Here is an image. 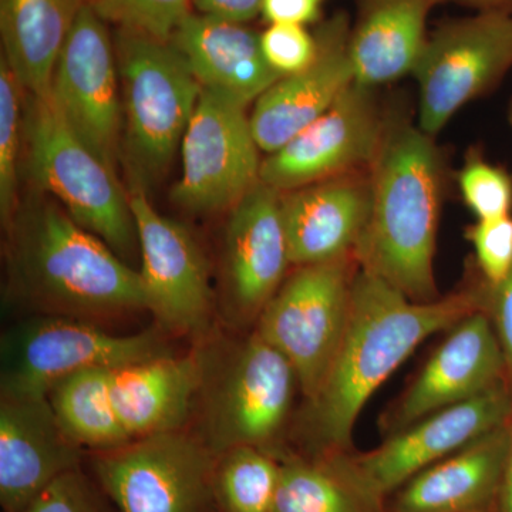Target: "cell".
I'll return each mask as SVG.
<instances>
[{
	"mask_svg": "<svg viewBox=\"0 0 512 512\" xmlns=\"http://www.w3.org/2000/svg\"><path fill=\"white\" fill-rule=\"evenodd\" d=\"M481 309L476 281L433 302H414L357 269L348 323L322 387L308 407L318 453L349 451L367 402L424 340Z\"/></svg>",
	"mask_w": 512,
	"mask_h": 512,
	"instance_id": "6da1fadb",
	"label": "cell"
},
{
	"mask_svg": "<svg viewBox=\"0 0 512 512\" xmlns=\"http://www.w3.org/2000/svg\"><path fill=\"white\" fill-rule=\"evenodd\" d=\"M436 137L390 114L369 167V218L355 249L357 265L414 302L441 298L434 275L446 160Z\"/></svg>",
	"mask_w": 512,
	"mask_h": 512,
	"instance_id": "7a4b0ae2",
	"label": "cell"
},
{
	"mask_svg": "<svg viewBox=\"0 0 512 512\" xmlns=\"http://www.w3.org/2000/svg\"><path fill=\"white\" fill-rule=\"evenodd\" d=\"M8 229L9 288L40 315L89 319L147 309L140 271L42 191Z\"/></svg>",
	"mask_w": 512,
	"mask_h": 512,
	"instance_id": "3957f363",
	"label": "cell"
},
{
	"mask_svg": "<svg viewBox=\"0 0 512 512\" xmlns=\"http://www.w3.org/2000/svg\"><path fill=\"white\" fill-rule=\"evenodd\" d=\"M123 154L134 184L167 171L200 101L202 86L170 42L117 29Z\"/></svg>",
	"mask_w": 512,
	"mask_h": 512,
	"instance_id": "277c9868",
	"label": "cell"
},
{
	"mask_svg": "<svg viewBox=\"0 0 512 512\" xmlns=\"http://www.w3.org/2000/svg\"><path fill=\"white\" fill-rule=\"evenodd\" d=\"M23 147L36 190L55 198L117 255L134 254L138 237L130 197L117 174L67 126L50 97L25 94Z\"/></svg>",
	"mask_w": 512,
	"mask_h": 512,
	"instance_id": "5b68a950",
	"label": "cell"
},
{
	"mask_svg": "<svg viewBox=\"0 0 512 512\" xmlns=\"http://www.w3.org/2000/svg\"><path fill=\"white\" fill-rule=\"evenodd\" d=\"M2 397H49L66 377L92 367H119L170 355L153 330L111 335L70 316L20 320L2 338Z\"/></svg>",
	"mask_w": 512,
	"mask_h": 512,
	"instance_id": "8992f818",
	"label": "cell"
},
{
	"mask_svg": "<svg viewBox=\"0 0 512 512\" xmlns=\"http://www.w3.org/2000/svg\"><path fill=\"white\" fill-rule=\"evenodd\" d=\"M357 269L355 255L298 266L259 315L256 333L291 362L308 402L338 352Z\"/></svg>",
	"mask_w": 512,
	"mask_h": 512,
	"instance_id": "52a82bcc",
	"label": "cell"
},
{
	"mask_svg": "<svg viewBox=\"0 0 512 512\" xmlns=\"http://www.w3.org/2000/svg\"><path fill=\"white\" fill-rule=\"evenodd\" d=\"M512 70V15L476 12L430 33L412 76L419 87L417 124L431 137Z\"/></svg>",
	"mask_w": 512,
	"mask_h": 512,
	"instance_id": "ba28073f",
	"label": "cell"
},
{
	"mask_svg": "<svg viewBox=\"0 0 512 512\" xmlns=\"http://www.w3.org/2000/svg\"><path fill=\"white\" fill-rule=\"evenodd\" d=\"M217 461L211 447L175 430L99 451L93 470L120 512H207Z\"/></svg>",
	"mask_w": 512,
	"mask_h": 512,
	"instance_id": "9c48e42d",
	"label": "cell"
},
{
	"mask_svg": "<svg viewBox=\"0 0 512 512\" xmlns=\"http://www.w3.org/2000/svg\"><path fill=\"white\" fill-rule=\"evenodd\" d=\"M261 153L247 106L202 89L181 141L183 173L171 197L197 214L231 211L261 183Z\"/></svg>",
	"mask_w": 512,
	"mask_h": 512,
	"instance_id": "30bf717a",
	"label": "cell"
},
{
	"mask_svg": "<svg viewBox=\"0 0 512 512\" xmlns=\"http://www.w3.org/2000/svg\"><path fill=\"white\" fill-rule=\"evenodd\" d=\"M50 100L67 126L116 173L123 154L116 49L106 22L84 5L56 64Z\"/></svg>",
	"mask_w": 512,
	"mask_h": 512,
	"instance_id": "8fae6325",
	"label": "cell"
},
{
	"mask_svg": "<svg viewBox=\"0 0 512 512\" xmlns=\"http://www.w3.org/2000/svg\"><path fill=\"white\" fill-rule=\"evenodd\" d=\"M375 90L353 83L311 126L264 158L262 183L288 192L367 170L379 153L390 119Z\"/></svg>",
	"mask_w": 512,
	"mask_h": 512,
	"instance_id": "7c38bea8",
	"label": "cell"
},
{
	"mask_svg": "<svg viewBox=\"0 0 512 512\" xmlns=\"http://www.w3.org/2000/svg\"><path fill=\"white\" fill-rule=\"evenodd\" d=\"M511 414L512 390L508 383H501L467 402L431 413L384 437L373 450L350 457L367 487L387 500L421 471L503 426Z\"/></svg>",
	"mask_w": 512,
	"mask_h": 512,
	"instance_id": "4fadbf2b",
	"label": "cell"
},
{
	"mask_svg": "<svg viewBox=\"0 0 512 512\" xmlns=\"http://www.w3.org/2000/svg\"><path fill=\"white\" fill-rule=\"evenodd\" d=\"M447 332L439 348L384 413L380 423L386 436L508 383L503 349L483 309L470 313Z\"/></svg>",
	"mask_w": 512,
	"mask_h": 512,
	"instance_id": "5bb4252c",
	"label": "cell"
},
{
	"mask_svg": "<svg viewBox=\"0 0 512 512\" xmlns=\"http://www.w3.org/2000/svg\"><path fill=\"white\" fill-rule=\"evenodd\" d=\"M130 207L140 245L147 309L165 326L197 332L210 312L208 269L197 241L180 222L165 218L141 185L131 187Z\"/></svg>",
	"mask_w": 512,
	"mask_h": 512,
	"instance_id": "9a60e30c",
	"label": "cell"
},
{
	"mask_svg": "<svg viewBox=\"0 0 512 512\" xmlns=\"http://www.w3.org/2000/svg\"><path fill=\"white\" fill-rule=\"evenodd\" d=\"M298 376L288 359L254 333L229 367L211 407V450L266 448L284 426Z\"/></svg>",
	"mask_w": 512,
	"mask_h": 512,
	"instance_id": "2e32d148",
	"label": "cell"
},
{
	"mask_svg": "<svg viewBox=\"0 0 512 512\" xmlns=\"http://www.w3.org/2000/svg\"><path fill=\"white\" fill-rule=\"evenodd\" d=\"M350 30L345 13L325 20L315 32L319 45L315 62L302 72L281 77L255 101L251 126L262 153L269 156L281 150L355 83Z\"/></svg>",
	"mask_w": 512,
	"mask_h": 512,
	"instance_id": "e0dca14e",
	"label": "cell"
},
{
	"mask_svg": "<svg viewBox=\"0 0 512 512\" xmlns=\"http://www.w3.org/2000/svg\"><path fill=\"white\" fill-rule=\"evenodd\" d=\"M80 448L60 426L49 397L0 400V504L23 512L53 481L80 468Z\"/></svg>",
	"mask_w": 512,
	"mask_h": 512,
	"instance_id": "ac0fdd59",
	"label": "cell"
},
{
	"mask_svg": "<svg viewBox=\"0 0 512 512\" xmlns=\"http://www.w3.org/2000/svg\"><path fill=\"white\" fill-rule=\"evenodd\" d=\"M281 197L261 181L229 211L225 275L232 305L245 319L259 318L292 266Z\"/></svg>",
	"mask_w": 512,
	"mask_h": 512,
	"instance_id": "d6986e66",
	"label": "cell"
},
{
	"mask_svg": "<svg viewBox=\"0 0 512 512\" xmlns=\"http://www.w3.org/2000/svg\"><path fill=\"white\" fill-rule=\"evenodd\" d=\"M370 200L369 168L282 192L293 268L355 255L369 218Z\"/></svg>",
	"mask_w": 512,
	"mask_h": 512,
	"instance_id": "ffe728a7",
	"label": "cell"
},
{
	"mask_svg": "<svg viewBox=\"0 0 512 512\" xmlns=\"http://www.w3.org/2000/svg\"><path fill=\"white\" fill-rule=\"evenodd\" d=\"M170 43L202 89L224 94L247 107L281 79L266 63L261 33L247 23L192 12Z\"/></svg>",
	"mask_w": 512,
	"mask_h": 512,
	"instance_id": "44dd1931",
	"label": "cell"
},
{
	"mask_svg": "<svg viewBox=\"0 0 512 512\" xmlns=\"http://www.w3.org/2000/svg\"><path fill=\"white\" fill-rule=\"evenodd\" d=\"M507 423L407 481L390 497L389 512H493L507 457Z\"/></svg>",
	"mask_w": 512,
	"mask_h": 512,
	"instance_id": "7402d4cb",
	"label": "cell"
},
{
	"mask_svg": "<svg viewBox=\"0 0 512 512\" xmlns=\"http://www.w3.org/2000/svg\"><path fill=\"white\" fill-rule=\"evenodd\" d=\"M200 357L164 355L109 369L111 407L130 441L183 426L202 383Z\"/></svg>",
	"mask_w": 512,
	"mask_h": 512,
	"instance_id": "603a6c76",
	"label": "cell"
},
{
	"mask_svg": "<svg viewBox=\"0 0 512 512\" xmlns=\"http://www.w3.org/2000/svg\"><path fill=\"white\" fill-rule=\"evenodd\" d=\"M433 8V0H362L349 40L355 83L377 89L413 74Z\"/></svg>",
	"mask_w": 512,
	"mask_h": 512,
	"instance_id": "cb8c5ba5",
	"label": "cell"
},
{
	"mask_svg": "<svg viewBox=\"0 0 512 512\" xmlns=\"http://www.w3.org/2000/svg\"><path fill=\"white\" fill-rule=\"evenodd\" d=\"M82 0H0L2 59L28 96L47 99Z\"/></svg>",
	"mask_w": 512,
	"mask_h": 512,
	"instance_id": "d4e9b609",
	"label": "cell"
},
{
	"mask_svg": "<svg viewBox=\"0 0 512 512\" xmlns=\"http://www.w3.org/2000/svg\"><path fill=\"white\" fill-rule=\"evenodd\" d=\"M350 454L286 457L272 512H389L387 500L367 487Z\"/></svg>",
	"mask_w": 512,
	"mask_h": 512,
	"instance_id": "484cf974",
	"label": "cell"
},
{
	"mask_svg": "<svg viewBox=\"0 0 512 512\" xmlns=\"http://www.w3.org/2000/svg\"><path fill=\"white\" fill-rule=\"evenodd\" d=\"M109 369L80 370L57 383L49 394L60 426L79 447L107 451L130 443L111 407Z\"/></svg>",
	"mask_w": 512,
	"mask_h": 512,
	"instance_id": "4316f807",
	"label": "cell"
},
{
	"mask_svg": "<svg viewBox=\"0 0 512 512\" xmlns=\"http://www.w3.org/2000/svg\"><path fill=\"white\" fill-rule=\"evenodd\" d=\"M279 474L281 461L266 448H229L215 468V503L222 512H272Z\"/></svg>",
	"mask_w": 512,
	"mask_h": 512,
	"instance_id": "83f0119b",
	"label": "cell"
},
{
	"mask_svg": "<svg viewBox=\"0 0 512 512\" xmlns=\"http://www.w3.org/2000/svg\"><path fill=\"white\" fill-rule=\"evenodd\" d=\"M25 92L9 69L0 60V217L9 227L18 211V161L23 138Z\"/></svg>",
	"mask_w": 512,
	"mask_h": 512,
	"instance_id": "f1b7e54d",
	"label": "cell"
},
{
	"mask_svg": "<svg viewBox=\"0 0 512 512\" xmlns=\"http://www.w3.org/2000/svg\"><path fill=\"white\" fill-rule=\"evenodd\" d=\"M82 3L117 29L163 42H170L175 30L194 12L192 0H82Z\"/></svg>",
	"mask_w": 512,
	"mask_h": 512,
	"instance_id": "f546056e",
	"label": "cell"
},
{
	"mask_svg": "<svg viewBox=\"0 0 512 512\" xmlns=\"http://www.w3.org/2000/svg\"><path fill=\"white\" fill-rule=\"evenodd\" d=\"M461 197L477 221L512 215V175L478 150L467 154L457 175Z\"/></svg>",
	"mask_w": 512,
	"mask_h": 512,
	"instance_id": "4dcf8cb0",
	"label": "cell"
},
{
	"mask_svg": "<svg viewBox=\"0 0 512 512\" xmlns=\"http://www.w3.org/2000/svg\"><path fill=\"white\" fill-rule=\"evenodd\" d=\"M261 47L266 63L281 77L302 72L319 52L315 33L291 23H271L261 33Z\"/></svg>",
	"mask_w": 512,
	"mask_h": 512,
	"instance_id": "1f68e13d",
	"label": "cell"
},
{
	"mask_svg": "<svg viewBox=\"0 0 512 512\" xmlns=\"http://www.w3.org/2000/svg\"><path fill=\"white\" fill-rule=\"evenodd\" d=\"M466 238L473 245L477 274L485 284L503 281L512 268V215L476 221L467 228Z\"/></svg>",
	"mask_w": 512,
	"mask_h": 512,
	"instance_id": "d6a6232c",
	"label": "cell"
},
{
	"mask_svg": "<svg viewBox=\"0 0 512 512\" xmlns=\"http://www.w3.org/2000/svg\"><path fill=\"white\" fill-rule=\"evenodd\" d=\"M23 512H109L80 468L53 481Z\"/></svg>",
	"mask_w": 512,
	"mask_h": 512,
	"instance_id": "836d02e7",
	"label": "cell"
},
{
	"mask_svg": "<svg viewBox=\"0 0 512 512\" xmlns=\"http://www.w3.org/2000/svg\"><path fill=\"white\" fill-rule=\"evenodd\" d=\"M480 292L481 309L487 313L501 349H503L507 382L512 390V268L503 281L495 285L485 284L480 275L474 276Z\"/></svg>",
	"mask_w": 512,
	"mask_h": 512,
	"instance_id": "e575fe53",
	"label": "cell"
},
{
	"mask_svg": "<svg viewBox=\"0 0 512 512\" xmlns=\"http://www.w3.org/2000/svg\"><path fill=\"white\" fill-rule=\"evenodd\" d=\"M328 0H264L261 15L266 22L308 26L319 22Z\"/></svg>",
	"mask_w": 512,
	"mask_h": 512,
	"instance_id": "d590c367",
	"label": "cell"
},
{
	"mask_svg": "<svg viewBox=\"0 0 512 512\" xmlns=\"http://www.w3.org/2000/svg\"><path fill=\"white\" fill-rule=\"evenodd\" d=\"M262 2L264 0H192V6L201 15L247 23L261 15Z\"/></svg>",
	"mask_w": 512,
	"mask_h": 512,
	"instance_id": "8d00e7d4",
	"label": "cell"
},
{
	"mask_svg": "<svg viewBox=\"0 0 512 512\" xmlns=\"http://www.w3.org/2000/svg\"><path fill=\"white\" fill-rule=\"evenodd\" d=\"M508 448L503 480L493 512H512V414L508 419Z\"/></svg>",
	"mask_w": 512,
	"mask_h": 512,
	"instance_id": "74e56055",
	"label": "cell"
},
{
	"mask_svg": "<svg viewBox=\"0 0 512 512\" xmlns=\"http://www.w3.org/2000/svg\"><path fill=\"white\" fill-rule=\"evenodd\" d=\"M434 6L444 3H456V5L467 6L476 12L504 13L512 15V0H433Z\"/></svg>",
	"mask_w": 512,
	"mask_h": 512,
	"instance_id": "f35d334b",
	"label": "cell"
},
{
	"mask_svg": "<svg viewBox=\"0 0 512 512\" xmlns=\"http://www.w3.org/2000/svg\"><path fill=\"white\" fill-rule=\"evenodd\" d=\"M507 119L508 123H510V126L512 127V100L510 101V106H508Z\"/></svg>",
	"mask_w": 512,
	"mask_h": 512,
	"instance_id": "ab89813d",
	"label": "cell"
}]
</instances>
